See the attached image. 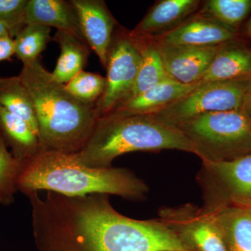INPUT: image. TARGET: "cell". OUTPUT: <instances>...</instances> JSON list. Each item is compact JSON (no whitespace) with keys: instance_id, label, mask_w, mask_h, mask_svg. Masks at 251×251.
<instances>
[{"instance_id":"10","label":"cell","mask_w":251,"mask_h":251,"mask_svg":"<svg viewBox=\"0 0 251 251\" xmlns=\"http://www.w3.org/2000/svg\"><path fill=\"white\" fill-rule=\"evenodd\" d=\"M82 36L97 54L100 64L106 67L109 50L117 22L101 0H72Z\"/></svg>"},{"instance_id":"1","label":"cell","mask_w":251,"mask_h":251,"mask_svg":"<svg viewBox=\"0 0 251 251\" xmlns=\"http://www.w3.org/2000/svg\"><path fill=\"white\" fill-rule=\"evenodd\" d=\"M110 196L47 191L32 208L34 227L49 251H191L158 219L120 214Z\"/></svg>"},{"instance_id":"30","label":"cell","mask_w":251,"mask_h":251,"mask_svg":"<svg viewBox=\"0 0 251 251\" xmlns=\"http://www.w3.org/2000/svg\"><path fill=\"white\" fill-rule=\"evenodd\" d=\"M9 34L8 28L1 22H0V36L4 35V34Z\"/></svg>"},{"instance_id":"3","label":"cell","mask_w":251,"mask_h":251,"mask_svg":"<svg viewBox=\"0 0 251 251\" xmlns=\"http://www.w3.org/2000/svg\"><path fill=\"white\" fill-rule=\"evenodd\" d=\"M18 76L34 105L41 150L79 152L99 119L96 104L82 103L74 98L39 59L23 64Z\"/></svg>"},{"instance_id":"9","label":"cell","mask_w":251,"mask_h":251,"mask_svg":"<svg viewBox=\"0 0 251 251\" xmlns=\"http://www.w3.org/2000/svg\"><path fill=\"white\" fill-rule=\"evenodd\" d=\"M142 54L129 33H121L112 39L107 60L106 86L96 104L99 117L110 113L130 93L139 72Z\"/></svg>"},{"instance_id":"21","label":"cell","mask_w":251,"mask_h":251,"mask_svg":"<svg viewBox=\"0 0 251 251\" xmlns=\"http://www.w3.org/2000/svg\"><path fill=\"white\" fill-rule=\"evenodd\" d=\"M0 106L27 122L38 136L34 105L19 76L0 77Z\"/></svg>"},{"instance_id":"15","label":"cell","mask_w":251,"mask_h":251,"mask_svg":"<svg viewBox=\"0 0 251 251\" xmlns=\"http://www.w3.org/2000/svg\"><path fill=\"white\" fill-rule=\"evenodd\" d=\"M201 82L184 85L170 77L134 98L126 100L112 112L126 114L156 113L184 98Z\"/></svg>"},{"instance_id":"6","label":"cell","mask_w":251,"mask_h":251,"mask_svg":"<svg viewBox=\"0 0 251 251\" xmlns=\"http://www.w3.org/2000/svg\"><path fill=\"white\" fill-rule=\"evenodd\" d=\"M251 87V77L201 82L184 98L154 114L176 126L203 114L243 110Z\"/></svg>"},{"instance_id":"18","label":"cell","mask_w":251,"mask_h":251,"mask_svg":"<svg viewBox=\"0 0 251 251\" xmlns=\"http://www.w3.org/2000/svg\"><path fill=\"white\" fill-rule=\"evenodd\" d=\"M209 210L215 214L227 251H251V212L233 205Z\"/></svg>"},{"instance_id":"12","label":"cell","mask_w":251,"mask_h":251,"mask_svg":"<svg viewBox=\"0 0 251 251\" xmlns=\"http://www.w3.org/2000/svg\"><path fill=\"white\" fill-rule=\"evenodd\" d=\"M236 36L237 31L199 14L159 36L157 41L152 40L160 45L216 46L234 40Z\"/></svg>"},{"instance_id":"31","label":"cell","mask_w":251,"mask_h":251,"mask_svg":"<svg viewBox=\"0 0 251 251\" xmlns=\"http://www.w3.org/2000/svg\"><path fill=\"white\" fill-rule=\"evenodd\" d=\"M247 31L248 35L251 38V18L247 23Z\"/></svg>"},{"instance_id":"4","label":"cell","mask_w":251,"mask_h":251,"mask_svg":"<svg viewBox=\"0 0 251 251\" xmlns=\"http://www.w3.org/2000/svg\"><path fill=\"white\" fill-rule=\"evenodd\" d=\"M173 150L194 153L186 135L155 114L111 112L99 117L85 146L75 153L82 164L109 168L117 157L133 151Z\"/></svg>"},{"instance_id":"16","label":"cell","mask_w":251,"mask_h":251,"mask_svg":"<svg viewBox=\"0 0 251 251\" xmlns=\"http://www.w3.org/2000/svg\"><path fill=\"white\" fill-rule=\"evenodd\" d=\"M251 77V49L234 40L218 47L201 82Z\"/></svg>"},{"instance_id":"22","label":"cell","mask_w":251,"mask_h":251,"mask_svg":"<svg viewBox=\"0 0 251 251\" xmlns=\"http://www.w3.org/2000/svg\"><path fill=\"white\" fill-rule=\"evenodd\" d=\"M51 28L42 25H27L15 36V55L23 64L39 59L50 40Z\"/></svg>"},{"instance_id":"28","label":"cell","mask_w":251,"mask_h":251,"mask_svg":"<svg viewBox=\"0 0 251 251\" xmlns=\"http://www.w3.org/2000/svg\"><path fill=\"white\" fill-rule=\"evenodd\" d=\"M228 205L238 206V207L242 208L251 213V201L250 200H235L229 203Z\"/></svg>"},{"instance_id":"5","label":"cell","mask_w":251,"mask_h":251,"mask_svg":"<svg viewBox=\"0 0 251 251\" xmlns=\"http://www.w3.org/2000/svg\"><path fill=\"white\" fill-rule=\"evenodd\" d=\"M176 127L202 163L229 161L251 152V120L244 110L203 114Z\"/></svg>"},{"instance_id":"13","label":"cell","mask_w":251,"mask_h":251,"mask_svg":"<svg viewBox=\"0 0 251 251\" xmlns=\"http://www.w3.org/2000/svg\"><path fill=\"white\" fill-rule=\"evenodd\" d=\"M33 24L56 28L57 31L70 34L86 43L76 12L70 1L28 0L24 25Z\"/></svg>"},{"instance_id":"7","label":"cell","mask_w":251,"mask_h":251,"mask_svg":"<svg viewBox=\"0 0 251 251\" xmlns=\"http://www.w3.org/2000/svg\"><path fill=\"white\" fill-rule=\"evenodd\" d=\"M196 181L206 209L227 206L235 200L251 201V152L229 161L202 163Z\"/></svg>"},{"instance_id":"27","label":"cell","mask_w":251,"mask_h":251,"mask_svg":"<svg viewBox=\"0 0 251 251\" xmlns=\"http://www.w3.org/2000/svg\"><path fill=\"white\" fill-rule=\"evenodd\" d=\"M14 54V39L9 34L0 36V62L10 60Z\"/></svg>"},{"instance_id":"25","label":"cell","mask_w":251,"mask_h":251,"mask_svg":"<svg viewBox=\"0 0 251 251\" xmlns=\"http://www.w3.org/2000/svg\"><path fill=\"white\" fill-rule=\"evenodd\" d=\"M106 78L95 73L82 71L64 85L66 90L79 101L95 105L105 92Z\"/></svg>"},{"instance_id":"2","label":"cell","mask_w":251,"mask_h":251,"mask_svg":"<svg viewBox=\"0 0 251 251\" xmlns=\"http://www.w3.org/2000/svg\"><path fill=\"white\" fill-rule=\"evenodd\" d=\"M17 186L25 196L46 190L71 197L115 195L136 202L149 193L146 183L126 168H93L80 163L75 153L44 150L23 161Z\"/></svg>"},{"instance_id":"8","label":"cell","mask_w":251,"mask_h":251,"mask_svg":"<svg viewBox=\"0 0 251 251\" xmlns=\"http://www.w3.org/2000/svg\"><path fill=\"white\" fill-rule=\"evenodd\" d=\"M158 218L192 251H227L214 213L196 204L163 206Z\"/></svg>"},{"instance_id":"23","label":"cell","mask_w":251,"mask_h":251,"mask_svg":"<svg viewBox=\"0 0 251 251\" xmlns=\"http://www.w3.org/2000/svg\"><path fill=\"white\" fill-rule=\"evenodd\" d=\"M251 10V0H209L206 1L200 15L212 18L237 31Z\"/></svg>"},{"instance_id":"11","label":"cell","mask_w":251,"mask_h":251,"mask_svg":"<svg viewBox=\"0 0 251 251\" xmlns=\"http://www.w3.org/2000/svg\"><path fill=\"white\" fill-rule=\"evenodd\" d=\"M156 44L168 76L184 85L202 80L219 47Z\"/></svg>"},{"instance_id":"19","label":"cell","mask_w":251,"mask_h":251,"mask_svg":"<svg viewBox=\"0 0 251 251\" xmlns=\"http://www.w3.org/2000/svg\"><path fill=\"white\" fill-rule=\"evenodd\" d=\"M129 35L139 47L142 62L134 85L123 102L134 98L162 81L170 78L163 67L156 43L152 39L134 35L131 32L129 33Z\"/></svg>"},{"instance_id":"20","label":"cell","mask_w":251,"mask_h":251,"mask_svg":"<svg viewBox=\"0 0 251 251\" xmlns=\"http://www.w3.org/2000/svg\"><path fill=\"white\" fill-rule=\"evenodd\" d=\"M54 39L60 48V54L52 75L54 80L65 85L83 71L90 54L89 46L74 36L59 31L56 32Z\"/></svg>"},{"instance_id":"24","label":"cell","mask_w":251,"mask_h":251,"mask_svg":"<svg viewBox=\"0 0 251 251\" xmlns=\"http://www.w3.org/2000/svg\"><path fill=\"white\" fill-rule=\"evenodd\" d=\"M23 166L0 136V205L10 206L18 192V179Z\"/></svg>"},{"instance_id":"29","label":"cell","mask_w":251,"mask_h":251,"mask_svg":"<svg viewBox=\"0 0 251 251\" xmlns=\"http://www.w3.org/2000/svg\"><path fill=\"white\" fill-rule=\"evenodd\" d=\"M243 110L247 114L248 116L250 117L251 120V87L249 92H248Z\"/></svg>"},{"instance_id":"14","label":"cell","mask_w":251,"mask_h":251,"mask_svg":"<svg viewBox=\"0 0 251 251\" xmlns=\"http://www.w3.org/2000/svg\"><path fill=\"white\" fill-rule=\"evenodd\" d=\"M198 0H163L152 6L134 30V35L152 39L171 31L185 22L199 7Z\"/></svg>"},{"instance_id":"17","label":"cell","mask_w":251,"mask_h":251,"mask_svg":"<svg viewBox=\"0 0 251 251\" xmlns=\"http://www.w3.org/2000/svg\"><path fill=\"white\" fill-rule=\"evenodd\" d=\"M0 136L20 161H27L41 151L39 138L27 122L1 106Z\"/></svg>"},{"instance_id":"26","label":"cell","mask_w":251,"mask_h":251,"mask_svg":"<svg viewBox=\"0 0 251 251\" xmlns=\"http://www.w3.org/2000/svg\"><path fill=\"white\" fill-rule=\"evenodd\" d=\"M27 2L28 0H0V22L7 27L12 38L25 26Z\"/></svg>"}]
</instances>
